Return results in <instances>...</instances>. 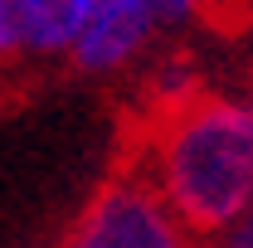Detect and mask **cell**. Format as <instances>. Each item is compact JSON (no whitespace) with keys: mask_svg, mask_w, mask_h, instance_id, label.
I'll return each mask as SVG.
<instances>
[{"mask_svg":"<svg viewBox=\"0 0 253 248\" xmlns=\"http://www.w3.org/2000/svg\"><path fill=\"white\" fill-rule=\"evenodd\" d=\"M195 239L224 234L253 205V107L239 93L195 88L156 107V122L131 161Z\"/></svg>","mask_w":253,"mask_h":248,"instance_id":"1","label":"cell"},{"mask_svg":"<svg viewBox=\"0 0 253 248\" xmlns=\"http://www.w3.org/2000/svg\"><path fill=\"white\" fill-rule=\"evenodd\" d=\"M195 234L175 219V209L146 185L136 165L117 170L93 200L78 209L63 248H190Z\"/></svg>","mask_w":253,"mask_h":248,"instance_id":"2","label":"cell"},{"mask_svg":"<svg viewBox=\"0 0 253 248\" xmlns=\"http://www.w3.org/2000/svg\"><path fill=\"white\" fill-rule=\"evenodd\" d=\"M161 10L156 0H93V15L78 34L68 63L78 73H93V78H112L126 73L146 59L161 44Z\"/></svg>","mask_w":253,"mask_h":248,"instance_id":"3","label":"cell"},{"mask_svg":"<svg viewBox=\"0 0 253 248\" xmlns=\"http://www.w3.org/2000/svg\"><path fill=\"white\" fill-rule=\"evenodd\" d=\"M88 15H93V0H10L20 59H39V63L68 59Z\"/></svg>","mask_w":253,"mask_h":248,"instance_id":"4","label":"cell"},{"mask_svg":"<svg viewBox=\"0 0 253 248\" xmlns=\"http://www.w3.org/2000/svg\"><path fill=\"white\" fill-rule=\"evenodd\" d=\"M20 59V44H15V20H10V0H0V73Z\"/></svg>","mask_w":253,"mask_h":248,"instance_id":"5","label":"cell"},{"mask_svg":"<svg viewBox=\"0 0 253 248\" xmlns=\"http://www.w3.org/2000/svg\"><path fill=\"white\" fill-rule=\"evenodd\" d=\"M190 248H253L249 244V219L234 224V229H224V234H205V239H195Z\"/></svg>","mask_w":253,"mask_h":248,"instance_id":"6","label":"cell"}]
</instances>
